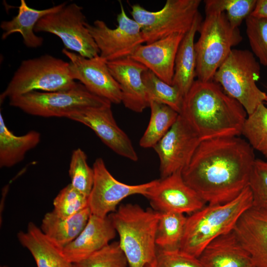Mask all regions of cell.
<instances>
[{
    "label": "cell",
    "instance_id": "6da1fadb",
    "mask_svg": "<svg viewBox=\"0 0 267 267\" xmlns=\"http://www.w3.org/2000/svg\"><path fill=\"white\" fill-rule=\"evenodd\" d=\"M255 160L254 149L239 136L202 140L181 174L207 204H223L248 186Z\"/></svg>",
    "mask_w": 267,
    "mask_h": 267
},
{
    "label": "cell",
    "instance_id": "7a4b0ae2",
    "mask_svg": "<svg viewBox=\"0 0 267 267\" xmlns=\"http://www.w3.org/2000/svg\"><path fill=\"white\" fill-rule=\"evenodd\" d=\"M247 114L219 84L198 80L184 96L179 113L201 141L239 136Z\"/></svg>",
    "mask_w": 267,
    "mask_h": 267
},
{
    "label": "cell",
    "instance_id": "3957f363",
    "mask_svg": "<svg viewBox=\"0 0 267 267\" xmlns=\"http://www.w3.org/2000/svg\"><path fill=\"white\" fill-rule=\"evenodd\" d=\"M253 205L247 186L237 197L225 203L207 204L187 217L180 250L199 258L216 238L233 231L242 214Z\"/></svg>",
    "mask_w": 267,
    "mask_h": 267
},
{
    "label": "cell",
    "instance_id": "277c9868",
    "mask_svg": "<svg viewBox=\"0 0 267 267\" xmlns=\"http://www.w3.org/2000/svg\"><path fill=\"white\" fill-rule=\"evenodd\" d=\"M160 213L137 204L121 205L109 214L130 267H144L155 259L156 234Z\"/></svg>",
    "mask_w": 267,
    "mask_h": 267
},
{
    "label": "cell",
    "instance_id": "5b68a950",
    "mask_svg": "<svg viewBox=\"0 0 267 267\" xmlns=\"http://www.w3.org/2000/svg\"><path fill=\"white\" fill-rule=\"evenodd\" d=\"M195 43L196 74L198 80L213 81L215 73L229 55L232 47L239 44L242 37L238 28H233L224 12H206Z\"/></svg>",
    "mask_w": 267,
    "mask_h": 267
},
{
    "label": "cell",
    "instance_id": "8992f818",
    "mask_svg": "<svg viewBox=\"0 0 267 267\" xmlns=\"http://www.w3.org/2000/svg\"><path fill=\"white\" fill-rule=\"evenodd\" d=\"M71 77L69 62L49 54L21 62L4 91L0 102L30 92L64 91L77 85Z\"/></svg>",
    "mask_w": 267,
    "mask_h": 267
},
{
    "label": "cell",
    "instance_id": "52a82bcc",
    "mask_svg": "<svg viewBox=\"0 0 267 267\" xmlns=\"http://www.w3.org/2000/svg\"><path fill=\"white\" fill-rule=\"evenodd\" d=\"M260 73V64L253 52L232 49L215 73L213 80L249 115L264 103L267 95L257 85Z\"/></svg>",
    "mask_w": 267,
    "mask_h": 267
},
{
    "label": "cell",
    "instance_id": "ba28073f",
    "mask_svg": "<svg viewBox=\"0 0 267 267\" xmlns=\"http://www.w3.org/2000/svg\"><path fill=\"white\" fill-rule=\"evenodd\" d=\"M10 106L33 116L65 117L88 107L111 105L109 101L88 90L81 83L64 91H34L9 99Z\"/></svg>",
    "mask_w": 267,
    "mask_h": 267
},
{
    "label": "cell",
    "instance_id": "9c48e42d",
    "mask_svg": "<svg viewBox=\"0 0 267 267\" xmlns=\"http://www.w3.org/2000/svg\"><path fill=\"white\" fill-rule=\"evenodd\" d=\"M200 0H167L162 9L150 11L138 4L131 6L133 19L140 26L144 43L148 44L172 34H185L196 16Z\"/></svg>",
    "mask_w": 267,
    "mask_h": 267
},
{
    "label": "cell",
    "instance_id": "30bf717a",
    "mask_svg": "<svg viewBox=\"0 0 267 267\" xmlns=\"http://www.w3.org/2000/svg\"><path fill=\"white\" fill-rule=\"evenodd\" d=\"M86 22L82 7L75 3H67L40 19L34 32L54 34L61 40L66 49L91 58L100 52L85 26Z\"/></svg>",
    "mask_w": 267,
    "mask_h": 267
},
{
    "label": "cell",
    "instance_id": "8fae6325",
    "mask_svg": "<svg viewBox=\"0 0 267 267\" xmlns=\"http://www.w3.org/2000/svg\"><path fill=\"white\" fill-rule=\"evenodd\" d=\"M119 3L121 10L117 16L116 28H110L100 20L85 24L98 47L99 56L106 62L130 57L144 43L140 26L127 15L122 2Z\"/></svg>",
    "mask_w": 267,
    "mask_h": 267
},
{
    "label": "cell",
    "instance_id": "7c38bea8",
    "mask_svg": "<svg viewBox=\"0 0 267 267\" xmlns=\"http://www.w3.org/2000/svg\"><path fill=\"white\" fill-rule=\"evenodd\" d=\"M94 181L88 197L91 214L105 218L114 212L119 204L126 197L140 194L144 196L155 180L146 183L129 185L121 182L111 174L103 160L97 158L93 164Z\"/></svg>",
    "mask_w": 267,
    "mask_h": 267
},
{
    "label": "cell",
    "instance_id": "4fadbf2b",
    "mask_svg": "<svg viewBox=\"0 0 267 267\" xmlns=\"http://www.w3.org/2000/svg\"><path fill=\"white\" fill-rule=\"evenodd\" d=\"M201 140L179 114L175 123L153 148L160 162L161 178L181 172L190 162Z\"/></svg>",
    "mask_w": 267,
    "mask_h": 267
},
{
    "label": "cell",
    "instance_id": "5bb4252c",
    "mask_svg": "<svg viewBox=\"0 0 267 267\" xmlns=\"http://www.w3.org/2000/svg\"><path fill=\"white\" fill-rule=\"evenodd\" d=\"M159 213L191 214L207 204L184 180L181 172L155 180L145 196Z\"/></svg>",
    "mask_w": 267,
    "mask_h": 267
},
{
    "label": "cell",
    "instance_id": "9a60e30c",
    "mask_svg": "<svg viewBox=\"0 0 267 267\" xmlns=\"http://www.w3.org/2000/svg\"><path fill=\"white\" fill-rule=\"evenodd\" d=\"M62 52L69 59L70 73L93 94L111 103L122 102L120 87L111 74L107 62L99 55L91 58L64 48Z\"/></svg>",
    "mask_w": 267,
    "mask_h": 267
},
{
    "label": "cell",
    "instance_id": "2e32d148",
    "mask_svg": "<svg viewBox=\"0 0 267 267\" xmlns=\"http://www.w3.org/2000/svg\"><path fill=\"white\" fill-rule=\"evenodd\" d=\"M67 118L90 128L116 154L132 161H138L131 139L116 122L111 105L86 108L71 114Z\"/></svg>",
    "mask_w": 267,
    "mask_h": 267
},
{
    "label": "cell",
    "instance_id": "e0dca14e",
    "mask_svg": "<svg viewBox=\"0 0 267 267\" xmlns=\"http://www.w3.org/2000/svg\"><path fill=\"white\" fill-rule=\"evenodd\" d=\"M109 70L118 84L122 103L136 113H141L149 107L142 75L148 69L141 63L128 57L107 62Z\"/></svg>",
    "mask_w": 267,
    "mask_h": 267
},
{
    "label": "cell",
    "instance_id": "ac0fdd59",
    "mask_svg": "<svg viewBox=\"0 0 267 267\" xmlns=\"http://www.w3.org/2000/svg\"><path fill=\"white\" fill-rule=\"evenodd\" d=\"M234 231L249 255L252 265L267 267V208H249L239 219Z\"/></svg>",
    "mask_w": 267,
    "mask_h": 267
},
{
    "label": "cell",
    "instance_id": "d6986e66",
    "mask_svg": "<svg viewBox=\"0 0 267 267\" xmlns=\"http://www.w3.org/2000/svg\"><path fill=\"white\" fill-rule=\"evenodd\" d=\"M184 35L176 33L141 44L130 57L144 65L162 81L172 85L176 57Z\"/></svg>",
    "mask_w": 267,
    "mask_h": 267
},
{
    "label": "cell",
    "instance_id": "ffe728a7",
    "mask_svg": "<svg viewBox=\"0 0 267 267\" xmlns=\"http://www.w3.org/2000/svg\"><path fill=\"white\" fill-rule=\"evenodd\" d=\"M116 231L109 218L91 214L80 234L62 249V253L70 263L80 262L110 244Z\"/></svg>",
    "mask_w": 267,
    "mask_h": 267
},
{
    "label": "cell",
    "instance_id": "44dd1931",
    "mask_svg": "<svg viewBox=\"0 0 267 267\" xmlns=\"http://www.w3.org/2000/svg\"><path fill=\"white\" fill-rule=\"evenodd\" d=\"M203 267H250V257L234 230L211 242L198 258Z\"/></svg>",
    "mask_w": 267,
    "mask_h": 267
},
{
    "label": "cell",
    "instance_id": "7402d4cb",
    "mask_svg": "<svg viewBox=\"0 0 267 267\" xmlns=\"http://www.w3.org/2000/svg\"><path fill=\"white\" fill-rule=\"evenodd\" d=\"M20 244L34 258L37 267H72L62 249L53 243L34 223L30 222L26 232L17 233Z\"/></svg>",
    "mask_w": 267,
    "mask_h": 267
},
{
    "label": "cell",
    "instance_id": "603a6c76",
    "mask_svg": "<svg viewBox=\"0 0 267 267\" xmlns=\"http://www.w3.org/2000/svg\"><path fill=\"white\" fill-rule=\"evenodd\" d=\"M67 3L63 2L48 8L39 10L29 7L24 0H21L17 15L10 20L1 22L0 27L3 31L1 39L5 40L12 34L19 32L26 46L31 48L41 46L44 39L35 34L36 25L42 17L60 9Z\"/></svg>",
    "mask_w": 267,
    "mask_h": 267
},
{
    "label": "cell",
    "instance_id": "cb8c5ba5",
    "mask_svg": "<svg viewBox=\"0 0 267 267\" xmlns=\"http://www.w3.org/2000/svg\"><path fill=\"white\" fill-rule=\"evenodd\" d=\"M201 23L202 17L199 13L183 37L176 57L172 85L176 87L183 96L190 89L196 76L194 39Z\"/></svg>",
    "mask_w": 267,
    "mask_h": 267
},
{
    "label": "cell",
    "instance_id": "d4e9b609",
    "mask_svg": "<svg viewBox=\"0 0 267 267\" xmlns=\"http://www.w3.org/2000/svg\"><path fill=\"white\" fill-rule=\"evenodd\" d=\"M91 215L89 206L66 218L59 217L53 211L48 212L42 220L40 228L53 243L62 249L80 234Z\"/></svg>",
    "mask_w": 267,
    "mask_h": 267
},
{
    "label": "cell",
    "instance_id": "484cf974",
    "mask_svg": "<svg viewBox=\"0 0 267 267\" xmlns=\"http://www.w3.org/2000/svg\"><path fill=\"white\" fill-rule=\"evenodd\" d=\"M41 140L40 134L30 131L17 136L7 128L0 113V167H11L21 162L26 153L35 148Z\"/></svg>",
    "mask_w": 267,
    "mask_h": 267
},
{
    "label": "cell",
    "instance_id": "4316f807",
    "mask_svg": "<svg viewBox=\"0 0 267 267\" xmlns=\"http://www.w3.org/2000/svg\"><path fill=\"white\" fill-rule=\"evenodd\" d=\"M150 118L145 131L139 140L145 148H153L176 121L179 114L169 106L151 101Z\"/></svg>",
    "mask_w": 267,
    "mask_h": 267
},
{
    "label": "cell",
    "instance_id": "83f0119b",
    "mask_svg": "<svg viewBox=\"0 0 267 267\" xmlns=\"http://www.w3.org/2000/svg\"><path fill=\"white\" fill-rule=\"evenodd\" d=\"M186 220L183 214L160 213L156 234L157 248L164 251L180 250Z\"/></svg>",
    "mask_w": 267,
    "mask_h": 267
},
{
    "label": "cell",
    "instance_id": "f1b7e54d",
    "mask_svg": "<svg viewBox=\"0 0 267 267\" xmlns=\"http://www.w3.org/2000/svg\"><path fill=\"white\" fill-rule=\"evenodd\" d=\"M142 78L149 102L167 105L179 114L184 96L176 87L166 83L148 69L143 73Z\"/></svg>",
    "mask_w": 267,
    "mask_h": 267
},
{
    "label": "cell",
    "instance_id": "f546056e",
    "mask_svg": "<svg viewBox=\"0 0 267 267\" xmlns=\"http://www.w3.org/2000/svg\"><path fill=\"white\" fill-rule=\"evenodd\" d=\"M241 134L253 149L267 158V107L264 103L248 115Z\"/></svg>",
    "mask_w": 267,
    "mask_h": 267
},
{
    "label": "cell",
    "instance_id": "4dcf8cb0",
    "mask_svg": "<svg viewBox=\"0 0 267 267\" xmlns=\"http://www.w3.org/2000/svg\"><path fill=\"white\" fill-rule=\"evenodd\" d=\"M257 0H206L205 12H224L230 24L238 28L242 21L252 13Z\"/></svg>",
    "mask_w": 267,
    "mask_h": 267
},
{
    "label": "cell",
    "instance_id": "1f68e13d",
    "mask_svg": "<svg viewBox=\"0 0 267 267\" xmlns=\"http://www.w3.org/2000/svg\"><path fill=\"white\" fill-rule=\"evenodd\" d=\"M71 184L89 197L94 181V171L87 163V156L80 148L73 150L69 168Z\"/></svg>",
    "mask_w": 267,
    "mask_h": 267
},
{
    "label": "cell",
    "instance_id": "d6a6232c",
    "mask_svg": "<svg viewBox=\"0 0 267 267\" xmlns=\"http://www.w3.org/2000/svg\"><path fill=\"white\" fill-rule=\"evenodd\" d=\"M128 263L119 241L108 244L72 267H128Z\"/></svg>",
    "mask_w": 267,
    "mask_h": 267
},
{
    "label": "cell",
    "instance_id": "836d02e7",
    "mask_svg": "<svg viewBox=\"0 0 267 267\" xmlns=\"http://www.w3.org/2000/svg\"><path fill=\"white\" fill-rule=\"evenodd\" d=\"M53 204L52 211L59 217L66 218L88 207V197L70 183L59 191Z\"/></svg>",
    "mask_w": 267,
    "mask_h": 267
},
{
    "label": "cell",
    "instance_id": "e575fe53",
    "mask_svg": "<svg viewBox=\"0 0 267 267\" xmlns=\"http://www.w3.org/2000/svg\"><path fill=\"white\" fill-rule=\"evenodd\" d=\"M246 34L253 53L267 67V18L250 15L245 20Z\"/></svg>",
    "mask_w": 267,
    "mask_h": 267
},
{
    "label": "cell",
    "instance_id": "d590c367",
    "mask_svg": "<svg viewBox=\"0 0 267 267\" xmlns=\"http://www.w3.org/2000/svg\"><path fill=\"white\" fill-rule=\"evenodd\" d=\"M253 196V207L267 208V162L256 159L249 185Z\"/></svg>",
    "mask_w": 267,
    "mask_h": 267
},
{
    "label": "cell",
    "instance_id": "8d00e7d4",
    "mask_svg": "<svg viewBox=\"0 0 267 267\" xmlns=\"http://www.w3.org/2000/svg\"><path fill=\"white\" fill-rule=\"evenodd\" d=\"M144 267H203L198 258L181 251L157 248L154 260Z\"/></svg>",
    "mask_w": 267,
    "mask_h": 267
},
{
    "label": "cell",
    "instance_id": "74e56055",
    "mask_svg": "<svg viewBox=\"0 0 267 267\" xmlns=\"http://www.w3.org/2000/svg\"><path fill=\"white\" fill-rule=\"evenodd\" d=\"M251 16L267 18V0H257L255 7Z\"/></svg>",
    "mask_w": 267,
    "mask_h": 267
},
{
    "label": "cell",
    "instance_id": "f35d334b",
    "mask_svg": "<svg viewBox=\"0 0 267 267\" xmlns=\"http://www.w3.org/2000/svg\"><path fill=\"white\" fill-rule=\"evenodd\" d=\"M265 101L267 102V96H266Z\"/></svg>",
    "mask_w": 267,
    "mask_h": 267
},
{
    "label": "cell",
    "instance_id": "ab89813d",
    "mask_svg": "<svg viewBox=\"0 0 267 267\" xmlns=\"http://www.w3.org/2000/svg\"><path fill=\"white\" fill-rule=\"evenodd\" d=\"M8 267L5 266H1V267Z\"/></svg>",
    "mask_w": 267,
    "mask_h": 267
},
{
    "label": "cell",
    "instance_id": "60d3db41",
    "mask_svg": "<svg viewBox=\"0 0 267 267\" xmlns=\"http://www.w3.org/2000/svg\"><path fill=\"white\" fill-rule=\"evenodd\" d=\"M250 267H254V266H250Z\"/></svg>",
    "mask_w": 267,
    "mask_h": 267
}]
</instances>
